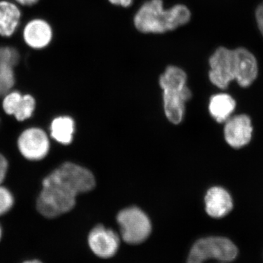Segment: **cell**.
Wrapping results in <instances>:
<instances>
[{"label":"cell","mask_w":263,"mask_h":263,"mask_svg":"<svg viewBox=\"0 0 263 263\" xmlns=\"http://www.w3.org/2000/svg\"><path fill=\"white\" fill-rule=\"evenodd\" d=\"M111 4L117 6L127 7L130 6L133 0H108Z\"/></svg>","instance_id":"20"},{"label":"cell","mask_w":263,"mask_h":263,"mask_svg":"<svg viewBox=\"0 0 263 263\" xmlns=\"http://www.w3.org/2000/svg\"><path fill=\"white\" fill-rule=\"evenodd\" d=\"M166 117L174 124L182 121L185 104L192 98L186 72L176 66H169L160 76Z\"/></svg>","instance_id":"4"},{"label":"cell","mask_w":263,"mask_h":263,"mask_svg":"<svg viewBox=\"0 0 263 263\" xmlns=\"http://www.w3.org/2000/svg\"><path fill=\"white\" fill-rule=\"evenodd\" d=\"M24 38L28 46L35 49L46 47L52 39L49 24L41 19L31 21L24 30Z\"/></svg>","instance_id":"13"},{"label":"cell","mask_w":263,"mask_h":263,"mask_svg":"<svg viewBox=\"0 0 263 263\" xmlns=\"http://www.w3.org/2000/svg\"><path fill=\"white\" fill-rule=\"evenodd\" d=\"M21 12L18 7L10 2H0V35L10 37L20 22Z\"/></svg>","instance_id":"14"},{"label":"cell","mask_w":263,"mask_h":263,"mask_svg":"<svg viewBox=\"0 0 263 263\" xmlns=\"http://www.w3.org/2000/svg\"><path fill=\"white\" fill-rule=\"evenodd\" d=\"M88 242L95 255L101 258H110L117 254L119 238L112 230L98 226L90 232Z\"/></svg>","instance_id":"8"},{"label":"cell","mask_w":263,"mask_h":263,"mask_svg":"<svg viewBox=\"0 0 263 263\" xmlns=\"http://www.w3.org/2000/svg\"><path fill=\"white\" fill-rule=\"evenodd\" d=\"M252 131L253 128L248 116H235L226 121L224 138L230 146L240 148L250 142Z\"/></svg>","instance_id":"9"},{"label":"cell","mask_w":263,"mask_h":263,"mask_svg":"<svg viewBox=\"0 0 263 263\" xmlns=\"http://www.w3.org/2000/svg\"><path fill=\"white\" fill-rule=\"evenodd\" d=\"M19 60L18 52L11 47H0V97L10 92L15 84L14 67Z\"/></svg>","instance_id":"11"},{"label":"cell","mask_w":263,"mask_h":263,"mask_svg":"<svg viewBox=\"0 0 263 263\" xmlns=\"http://www.w3.org/2000/svg\"><path fill=\"white\" fill-rule=\"evenodd\" d=\"M74 131H75V123L70 117L56 118L51 123V137L62 144H70L72 141Z\"/></svg>","instance_id":"16"},{"label":"cell","mask_w":263,"mask_h":263,"mask_svg":"<svg viewBox=\"0 0 263 263\" xmlns=\"http://www.w3.org/2000/svg\"><path fill=\"white\" fill-rule=\"evenodd\" d=\"M8 170V162L3 155H0V183L5 179Z\"/></svg>","instance_id":"18"},{"label":"cell","mask_w":263,"mask_h":263,"mask_svg":"<svg viewBox=\"0 0 263 263\" xmlns=\"http://www.w3.org/2000/svg\"><path fill=\"white\" fill-rule=\"evenodd\" d=\"M13 195L9 190L0 186V216L8 212L13 205Z\"/></svg>","instance_id":"17"},{"label":"cell","mask_w":263,"mask_h":263,"mask_svg":"<svg viewBox=\"0 0 263 263\" xmlns=\"http://www.w3.org/2000/svg\"><path fill=\"white\" fill-rule=\"evenodd\" d=\"M205 210L213 218L228 215L233 207V199L224 188L214 186L207 192L205 198Z\"/></svg>","instance_id":"12"},{"label":"cell","mask_w":263,"mask_h":263,"mask_svg":"<svg viewBox=\"0 0 263 263\" xmlns=\"http://www.w3.org/2000/svg\"><path fill=\"white\" fill-rule=\"evenodd\" d=\"M23 263H42V262H40V261L36 260V259H34V260L26 261V262H24Z\"/></svg>","instance_id":"22"},{"label":"cell","mask_w":263,"mask_h":263,"mask_svg":"<svg viewBox=\"0 0 263 263\" xmlns=\"http://www.w3.org/2000/svg\"><path fill=\"white\" fill-rule=\"evenodd\" d=\"M95 186L94 176L89 170L66 162L43 180L37 201L38 212L47 218L70 212L75 206L77 195L90 191Z\"/></svg>","instance_id":"1"},{"label":"cell","mask_w":263,"mask_h":263,"mask_svg":"<svg viewBox=\"0 0 263 263\" xmlns=\"http://www.w3.org/2000/svg\"><path fill=\"white\" fill-rule=\"evenodd\" d=\"M18 146L21 153L27 160H41L48 155L50 144L44 131L38 128H30L19 137Z\"/></svg>","instance_id":"7"},{"label":"cell","mask_w":263,"mask_h":263,"mask_svg":"<svg viewBox=\"0 0 263 263\" xmlns=\"http://www.w3.org/2000/svg\"><path fill=\"white\" fill-rule=\"evenodd\" d=\"M235 102L234 99L227 94L214 95L209 103V111L216 122H226L234 111Z\"/></svg>","instance_id":"15"},{"label":"cell","mask_w":263,"mask_h":263,"mask_svg":"<svg viewBox=\"0 0 263 263\" xmlns=\"http://www.w3.org/2000/svg\"><path fill=\"white\" fill-rule=\"evenodd\" d=\"M17 3L22 5H27V6H30V5H34L37 3L38 0H15Z\"/></svg>","instance_id":"21"},{"label":"cell","mask_w":263,"mask_h":263,"mask_svg":"<svg viewBox=\"0 0 263 263\" xmlns=\"http://www.w3.org/2000/svg\"><path fill=\"white\" fill-rule=\"evenodd\" d=\"M123 240L129 245L143 243L152 233L149 218L136 207L123 209L117 216Z\"/></svg>","instance_id":"6"},{"label":"cell","mask_w":263,"mask_h":263,"mask_svg":"<svg viewBox=\"0 0 263 263\" xmlns=\"http://www.w3.org/2000/svg\"><path fill=\"white\" fill-rule=\"evenodd\" d=\"M3 105L5 113L14 116L17 120L22 122L32 117L35 100L31 95L12 91L5 95Z\"/></svg>","instance_id":"10"},{"label":"cell","mask_w":263,"mask_h":263,"mask_svg":"<svg viewBox=\"0 0 263 263\" xmlns=\"http://www.w3.org/2000/svg\"><path fill=\"white\" fill-rule=\"evenodd\" d=\"M209 79L220 89H226L232 81L247 87L257 78L258 67L255 57L245 48H218L209 60Z\"/></svg>","instance_id":"2"},{"label":"cell","mask_w":263,"mask_h":263,"mask_svg":"<svg viewBox=\"0 0 263 263\" xmlns=\"http://www.w3.org/2000/svg\"><path fill=\"white\" fill-rule=\"evenodd\" d=\"M2 237V229L1 228H0V239H1Z\"/></svg>","instance_id":"23"},{"label":"cell","mask_w":263,"mask_h":263,"mask_svg":"<svg viewBox=\"0 0 263 263\" xmlns=\"http://www.w3.org/2000/svg\"><path fill=\"white\" fill-rule=\"evenodd\" d=\"M191 13L183 5L165 9L162 0H149L142 5L135 15V26L143 33L162 34L185 25L190 22Z\"/></svg>","instance_id":"3"},{"label":"cell","mask_w":263,"mask_h":263,"mask_svg":"<svg viewBox=\"0 0 263 263\" xmlns=\"http://www.w3.org/2000/svg\"><path fill=\"white\" fill-rule=\"evenodd\" d=\"M256 18H257L259 30L262 32L263 35V3L257 8V12H256Z\"/></svg>","instance_id":"19"},{"label":"cell","mask_w":263,"mask_h":263,"mask_svg":"<svg viewBox=\"0 0 263 263\" xmlns=\"http://www.w3.org/2000/svg\"><path fill=\"white\" fill-rule=\"evenodd\" d=\"M238 249L228 238L212 236L197 240L192 247L187 263H226L236 258Z\"/></svg>","instance_id":"5"}]
</instances>
